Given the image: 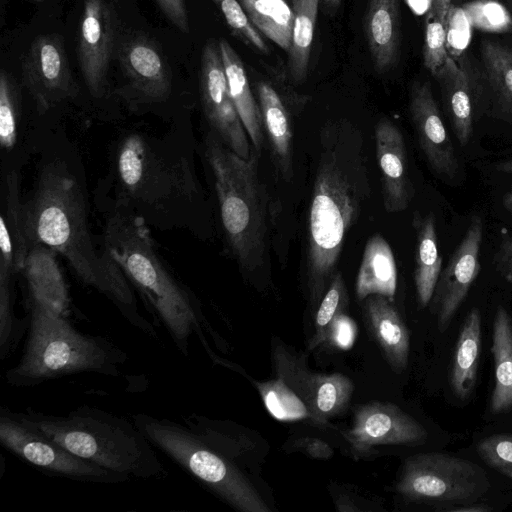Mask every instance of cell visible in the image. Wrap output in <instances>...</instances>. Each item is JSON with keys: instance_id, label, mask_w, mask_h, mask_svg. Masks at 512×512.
Segmentation results:
<instances>
[{"instance_id": "ba28073f", "label": "cell", "mask_w": 512, "mask_h": 512, "mask_svg": "<svg viewBox=\"0 0 512 512\" xmlns=\"http://www.w3.org/2000/svg\"><path fill=\"white\" fill-rule=\"evenodd\" d=\"M119 205L143 217L183 212L199 196L188 159L141 133L124 136L115 153ZM156 220V219H155Z\"/></svg>"}, {"instance_id": "d590c367", "label": "cell", "mask_w": 512, "mask_h": 512, "mask_svg": "<svg viewBox=\"0 0 512 512\" xmlns=\"http://www.w3.org/2000/svg\"><path fill=\"white\" fill-rule=\"evenodd\" d=\"M348 307L349 296L345 282L340 271H336L317 306L314 321L315 332L307 344L309 350L324 343L329 326L339 314L347 312Z\"/></svg>"}, {"instance_id": "6da1fadb", "label": "cell", "mask_w": 512, "mask_h": 512, "mask_svg": "<svg viewBox=\"0 0 512 512\" xmlns=\"http://www.w3.org/2000/svg\"><path fill=\"white\" fill-rule=\"evenodd\" d=\"M23 214L29 245L40 243L61 254L80 280L109 298L133 327L157 338L154 326L140 314L125 274L94 244L81 186L62 161L42 167Z\"/></svg>"}, {"instance_id": "ffe728a7", "label": "cell", "mask_w": 512, "mask_h": 512, "mask_svg": "<svg viewBox=\"0 0 512 512\" xmlns=\"http://www.w3.org/2000/svg\"><path fill=\"white\" fill-rule=\"evenodd\" d=\"M130 85L147 102H160L171 92V73L152 41L136 37L125 43L120 54Z\"/></svg>"}, {"instance_id": "7a4b0ae2", "label": "cell", "mask_w": 512, "mask_h": 512, "mask_svg": "<svg viewBox=\"0 0 512 512\" xmlns=\"http://www.w3.org/2000/svg\"><path fill=\"white\" fill-rule=\"evenodd\" d=\"M370 194L364 139L347 121L326 124L307 223L306 285L318 306L336 273L350 228Z\"/></svg>"}, {"instance_id": "7dc6e473", "label": "cell", "mask_w": 512, "mask_h": 512, "mask_svg": "<svg viewBox=\"0 0 512 512\" xmlns=\"http://www.w3.org/2000/svg\"><path fill=\"white\" fill-rule=\"evenodd\" d=\"M446 511H453V512H485L490 511L491 508L486 506H469V507H456L451 509H445Z\"/></svg>"}, {"instance_id": "5b68a950", "label": "cell", "mask_w": 512, "mask_h": 512, "mask_svg": "<svg viewBox=\"0 0 512 512\" xmlns=\"http://www.w3.org/2000/svg\"><path fill=\"white\" fill-rule=\"evenodd\" d=\"M103 249L146 297L178 349L188 355L190 335H200L201 312L161 260L145 219L118 205L106 221Z\"/></svg>"}, {"instance_id": "8d00e7d4", "label": "cell", "mask_w": 512, "mask_h": 512, "mask_svg": "<svg viewBox=\"0 0 512 512\" xmlns=\"http://www.w3.org/2000/svg\"><path fill=\"white\" fill-rule=\"evenodd\" d=\"M463 11L476 29L489 33L512 31V16L509 10L496 0H475L463 5Z\"/></svg>"}, {"instance_id": "b9f144b4", "label": "cell", "mask_w": 512, "mask_h": 512, "mask_svg": "<svg viewBox=\"0 0 512 512\" xmlns=\"http://www.w3.org/2000/svg\"><path fill=\"white\" fill-rule=\"evenodd\" d=\"M356 336L357 325L347 312H344L339 314L329 326L323 344L338 350H348L353 346Z\"/></svg>"}, {"instance_id": "8fae6325", "label": "cell", "mask_w": 512, "mask_h": 512, "mask_svg": "<svg viewBox=\"0 0 512 512\" xmlns=\"http://www.w3.org/2000/svg\"><path fill=\"white\" fill-rule=\"evenodd\" d=\"M200 94L211 130L233 152L248 159L252 151L249 137L229 93L219 44L213 40L202 50Z\"/></svg>"}, {"instance_id": "f5cc1de1", "label": "cell", "mask_w": 512, "mask_h": 512, "mask_svg": "<svg viewBox=\"0 0 512 512\" xmlns=\"http://www.w3.org/2000/svg\"><path fill=\"white\" fill-rule=\"evenodd\" d=\"M506 5L510 8V10L512 11V0H503Z\"/></svg>"}, {"instance_id": "d6a6232c", "label": "cell", "mask_w": 512, "mask_h": 512, "mask_svg": "<svg viewBox=\"0 0 512 512\" xmlns=\"http://www.w3.org/2000/svg\"><path fill=\"white\" fill-rule=\"evenodd\" d=\"M354 384L341 373H313L311 381V420L324 425L348 407Z\"/></svg>"}, {"instance_id": "e0dca14e", "label": "cell", "mask_w": 512, "mask_h": 512, "mask_svg": "<svg viewBox=\"0 0 512 512\" xmlns=\"http://www.w3.org/2000/svg\"><path fill=\"white\" fill-rule=\"evenodd\" d=\"M409 112L420 148L431 169L442 178L454 179L459 172V161L429 82L412 86Z\"/></svg>"}, {"instance_id": "44dd1931", "label": "cell", "mask_w": 512, "mask_h": 512, "mask_svg": "<svg viewBox=\"0 0 512 512\" xmlns=\"http://www.w3.org/2000/svg\"><path fill=\"white\" fill-rule=\"evenodd\" d=\"M362 314L391 369L402 373L408 364L410 335L393 301L382 295H370L363 300Z\"/></svg>"}, {"instance_id": "c3c4849f", "label": "cell", "mask_w": 512, "mask_h": 512, "mask_svg": "<svg viewBox=\"0 0 512 512\" xmlns=\"http://www.w3.org/2000/svg\"><path fill=\"white\" fill-rule=\"evenodd\" d=\"M494 169L499 173L512 174V159L495 163Z\"/></svg>"}, {"instance_id": "60d3db41", "label": "cell", "mask_w": 512, "mask_h": 512, "mask_svg": "<svg viewBox=\"0 0 512 512\" xmlns=\"http://www.w3.org/2000/svg\"><path fill=\"white\" fill-rule=\"evenodd\" d=\"M471 27L463 9L450 7L447 14L446 34L447 49L450 53L459 55L469 42Z\"/></svg>"}, {"instance_id": "52a82bcc", "label": "cell", "mask_w": 512, "mask_h": 512, "mask_svg": "<svg viewBox=\"0 0 512 512\" xmlns=\"http://www.w3.org/2000/svg\"><path fill=\"white\" fill-rule=\"evenodd\" d=\"M204 145L229 248L241 269L255 271L263 266L268 232V195L258 175L260 154L253 148L245 159L212 130Z\"/></svg>"}, {"instance_id": "836d02e7", "label": "cell", "mask_w": 512, "mask_h": 512, "mask_svg": "<svg viewBox=\"0 0 512 512\" xmlns=\"http://www.w3.org/2000/svg\"><path fill=\"white\" fill-rule=\"evenodd\" d=\"M482 61L502 115L512 119V49L494 41H483Z\"/></svg>"}, {"instance_id": "ac0fdd59", "label": "cell", "mask_w": 512, "mask_h": 512, "mask_svg": "<svg viewBox=\"0 0 512 512\" xmlns=\"http://www.w3.org/2000/svg\"><path fill=\"white\" fill-rule=\"evenodd\" d=\"M375 145L385 211L402 212L408 208L414 188L401 130L390 119H381L375 127Z\"/></svg>"}, {"instance_id": "4316f807", "label": "cell", "mask_w": 512, "mask_h": 512, "mask_svg": "<svg viewBox=\"0 0 512 512\" xmlns=\"http://www.w3.org/2000/svg\"><path fill=\"white\" fill-rule=\"evenodd\" d=\"M397 288V268L389 243L380 234L367 241L355 282L359 301L370 295H382L391 301Z\"/></svg>"}, {"instance_id": "4fadbf2b", "label": "cell", "mask_w": 512, "mask_h": 512, "mask_svg": "<svg viewBox=\"0 0 512 512\" xmlns=\"http://www.w3.org/2000/svg\"><path fill=\"white\" fill-rule=\"evenodd\" d=\"M343 435L355 455L366 456L376 446L423 443L427 431L399 406L375 401L355 409L352 425Z\"/></svg>"}, {"instance_id": "30bf717a", "label": "cell", "mask_w": 512, "mask_h": 512, "mask_svg": "<svg viewBox=\"0 0 512 512\" xmlns=\"http://www.w3.org/2000/svg\"><path fill=\"white\" fill-rule=\"evenodd\" d=\"M0 442L18 458L48 475L95 484H116L131 479L75 455L6 407L0 410Z\"/></svg>"}, {"instance_id": "2e32d148", "label": "cell", "mask_w": 512, "mask_h": 512, "mask_svg": "<svg viewBox=\"0 0 512 512\" xmlns=\"http://www.w3.org/2000/svg\"><path fill=\"white\" fill-rule=\"evenodd\" d=\"M114 42V15L108 0H85L78 40V61L93 97H101Z\"/></svg>"}, {"instance_id": "1f68e13d", "label": "cell", "mask_w": 512, "mask_h": 512, "mask_svg": "<svg viewBox=\"0 0 512 512\" xmlns=\"http://www.w3.org/2000/svg\"><path fill=\"white\" fill-rule=\"evenodd\" d=\"M294 13L292 46L288 52V70L295 84L303 83L308 74L310 55L321 0H291Z\"/></svg>"}, {"instance_id": "8992f818", "label": "cell", "mask_w": 512, "mask_h": 512, "mask_svg": "<svg viewBox=\"0 0 512 512\" xmlns=\"http://www.w3.org/2000/svg\"><path fill=\"white\" fill-rule=\"evenodd\" d=\"M26 345L5 374L7 384L30 387L79 373L121 375L127 353L108 339L84 334L65 315L29 298Z\"/></svg>"}, {"instance_id": "cb8c5ba5", "label": "cell", "mask_w": 512, "mask_h": 512, "mask_svg": "<svg viewBox=\"0 0 512 512\" xmlns=\"http://www.w3.org/2000/svg\"><path fill=\"white\" fill-rule=\"evenodd\" d=\"M22 271L29 298L65 315L69 297L56 252L43 244L31 243Z\"/></svg>"}, {"instance_id": "e575fe53", "label": "cell", "mask_w": 512, "mask_h": 512, "mask_svg": "<svg viewBox=\"0 0 512 512\" xmlns=\"http://www.w3.org/2000/svg\"><path fill=\"white\" fill-rule=\"evenodd\" d=\"M21 109L19 93L10 75L0 74V148L4 157L17 148L20 135Z\"/></svg>"}, {"instance_id": "3957f363", "label": "cell", "mask_w": 512, "mask_h": 512, "mask_svg": "<svg viewBox=\"0 0 512 512\" xmlns=\"http://www.w3.org/2000/svg\"><path fill=\"white\" fill-rule=\"evenodd\" d=\"M132 420L154 447L234 509L271 511L244 470L248 443L234 424L198 414L188 426L146 413Z\"/></svg>"}, {"instance_id": "f907efd6", "label": "cell", "mask_w": 512, "mask_h": 512, "mask_svg": "<svg viewBox=\"0 0 512 512\" xmlns=\"http://www.w3.org/2000/svg\"><path fill=\"white\" fill-rule=\"evenodd\" d=\"M497 469L512 479V465L500 466Z\"/></svg>"}, {"instance_id": "603a6c76", "label": "cell", "mask_w": 512, "mask_h": 512, "mask_svg": "<svg viewBox=\"0 0 512 512\" xmlns=\"http://www.w3.org/2000/svg\"><path fill=\"white\" fill-rule=\"evenodd\" d=\"M264 133L277 171L285 181L293 177V128L289 112L277 90L266 82L256 84Z\"/></svg>"}, {"instance_id": "d6986e66", "label": "cell", "mask_w": 512, "mask_h": 512, "mask_svg": "<svg viewBox=\"0 0 512 512\" xmlns=\"http://www.w3.org/2000/svg\"><path fill=\"white\" fill-rule=\"evenodd\" d=\"M1 211L0 280L12 281L22 271L29 249L16 169L4 174Z\"/></svg>"}, {"instance_id": "7402d4cb", "label": "cell", "mask_w": 512, "mask_h": 512, "mask_svg": "<svg viewBox=\"0 0 512 512\" xmlns=\"http://www.w3.org/2000/svg\"><path fill=\"white\" fill-rule=\"evenodd\" d=\"M365 35L374 69L381 74L391 70L400 54L399 0H369Z\"/></svg>"}, {"instance_id": "ee69618b", "label": "cell", "mask_w": 512, "mask_h": 512, "mask_svg": "<svg viewBox=\"0 0 512 512\" xmlns=\"http://www.w3.org/2000/svg\"><path fill=\"white\" fill-rule=\"evenodd\" d=\"M163 14L181 32L188 33L189 21L185 0H155Z\"/></svg>"}, {"instance_id": "f35d334b", "label": "cell", "mask_w": 512, "mask_h": 512, "mask_svg": "<svg viewBox=\"0 0 512 512\" xmlns=\"http://www.w3.org/2000/svg\"><path fill=\"white\" fill-rule=\"evenodd\" d=\"M445 25L431 12L426 18L423 46L424 66L434 75L449 57Z\"/></svg>"}, {"instance_id": "d4e9b609", "label": "cell", "mask_w": 512, "mask_h": 512, "mask_svg": "<svg viewBox=\"0 0 512 512\" xmlns=\"http://www.w3.org/2000/svg\"><path fill=\"white\" fill-rule=\"evenodd\" d=\"M218 44L231 99L253 148L260 154L264 143L262 116L259 104L250 88L244 64L226 39L221 38Z\"/></svg>"}, {"instance_id": "f6af8a7d", "label": "cell", "mask_w": 512, "mask_h": 512, "mask_svg": "<svg viewBox=\"0 0 512 512\" xmlns=\"http://www.w3.org/2000/svg\"><path fill=\"white\" fill-rule=\"evenodd\" d=\"M294 447L316 459H328L334 454L332 447L322 439L303 437L295 441Z\"/></svg>"}, {"instance_id": "bcb514c9", "label": "cell", "mask_w": 512, "mask_h": 512, "mask_svg": "<svg viewBox=\"0 0 512 512\" xmlns=\"http://www.w3.org/2000/svg\"><path fill=\"white\" fill-rule=\"evenodd\" d=\"M451 0H431L429 12L434 14L446 27Z\"/></svg>"}, {"instance_id": "74e56055", "label": "cell", "mask_w": 512, "mask_h": 512, "mask_svg": "<svg viewBox=\"0 0 512 512\" xmlns=\"http://www.w3.org/2000/svg\"><path fill=\"white\" fill-rule=\"evenodd\" d=\"M222 13L232 34L261 53L269 52L260 32L252 25L238 0H212Z\"/></svg>"}, {"instance_id": "5bb4252c", "label": "cell", "mask_w": 512, "mask_h": 512, "mask_svg": "<svg viewBox=\"0 0 512 512\" xmlns=\"http://www.w3.org/2000/svg\"><path fill=\"white\" fill-rule=\"evenodd\" d=\"M483 230L481 217L473 215L447 266L440 273L431 298L440 332L449 327L480 273Z\"/></svg>"}, {"instance_id": "9c48e42d", "label": "cell", "mask_w": 512, "mask_h": 512, "mask_svg": "<svg viewBox=\"0 0 512 512\" xmlns=\"http://www.w3.org/2000/svg\"><path fill=\"white\" fill-rule=\"evenodd\" d=\"M490 486L486 472L476 463L431 452L404 461L396 490L415 502H473Z\"/></svg>"}, {"instance_id": "7bdbcfd3", "label": "cell", "mask_w": 512, "mask_h": 512, "mask_svg": "<svg viewBox=\"0 0 512 512\" xmlns=\"http://www.w3.org/2000/svg\"><path fill=\"white\" fill-rule=\"evenodd\" d=\"M492 263L497 273L512 286V235H501Z\"/></svg>"}, {"instance_id": "277c9868", "label": "cell", "mask_w": 512, "mask_h": 512, "mask_svg": "<svg viewBox=\"0 0 512 512\" xmlns=\"http://www.w3.org/2000/svg\"><path fill=\"white\" fill-rule=\"evenodd\" d=\"M16 413L65 449L106 470L145 480L168 474L151 442L133 420L121 415L87 405L65 415L32 409Z\"/></svg>"}, {"instance_id": "681fc988", "label": "cell", "mask_w": 512, "mask_h": 512, "mask_svg": "<svg viewBox=\"0 0 512 512\" xmlns=\"http://www.w3.org/2000/svg\"><path fill=\"white\" fill-rule=\"evenodd\" d=\"M504 208L512 214V190L504 194L502 198Z\"/></svg>"}, {"instance_id": "9a60e30c", "label": "cell", "mask_w": 512, "mask_h": 512, "mask_svg": "<svg viewBox=\"0 0 512 512\" xmlns=\"http://www.w3.org/2000/svg\"><path fill=\"white\" fill-rule=\"evenodd\" d=\"M275 377L257 387L269 412L280 420L311 419L313 373L298 355L282 344L273 345Z\"/></svg>"}, {"instance_id": "f546056e", "label": "cell", "mask_w": 512, "mask_h": 512, "mask_svg": "<svg viewBox=\"0 0 512 512\" xmlns=\"http://www.w3.org/2000/svg\"><path fill=\"white\" fill-rule=\"evenodd\" d=\"M480 350L481 314L473 308L462 324L451 367V387L460 399L468 398L475 388Z\"/></svg>"}, {"instance_id": "4dcf8cb0", "label": "cell", "mask_w": 512, "mask_h": 512, "mask_svg": "<svg viewBox=\"0 0 512 512\" xmlns=\"http://www.w3.org/2000/svg\"><path fill=\"white\" fill-rule=\"evenodd\" d=\"M252 25L289 52L292 46L294 13L285 0H238Z\"/></svg>"}, {"instance_id": "7c38bea8", "label": "cell", "mask_w": 512, "mask_h": 512, "mask_svg": "<svg viewBox=\"0 0 512 512\" xmlns=\"http://www.w3.org/2000/svg\"><path fill=\"white\" fill-rule=\"evenodd\" d=\"M22 75L39 114L76 94L64 40L58 34L34 39L22 63Z\"/></svg>"}, {"instance_id": "484cf974", "label": "cell", "mask_w": 512, "mask_h": 512, "mask_svg": "<svg viewBox=\"0 0 512 512\" xmlns=\"http://www.w3.org/2000/svg\"><path fill=\"white\" fill-rule=\"evenodd\" d=\"M440 84L444 103L460 146H466L474 131V109L469 78L453 57L433 75Z\"/></svg>"}, {"instance_id": "f1b7e54d", "label": "cell", "mask_w": 512, "mask_h": 512, "mask_svg": "<svg viewBox=\"0 0 512 512\" xmlns=\"http://www.w3.org/2000/svg\"><path fill=\"white\" fill-rule=\"evenodd\" d=\"M491 353L494 362V388L490 410L499 414L512 409V319L499 306L493 320Z\"/></svg>"}, {"instance_id": "ab89813d", "label": "cell", "mask_w": 512, "mask_h": 512, "mask_svg": "<svg viewBox=\"0 0 512 512\" xmlns=\"http://www.w3.org/2000/svg\"><path fill=\"white\" fill-rule=\"evenodd\" d=\"M480 458L489 466L512 465V434H494L477 444Z\"/></svg>"}, {"instance_id": "83f0119b", "label": "cell", "mask_w": 512, "mask_h": 512, "mask_svg": "<svg viewBox=\"0 0 512 512\" xmlns=\"http://www.w3.org/2000/svg\"><path fill=\"white\" fill-rule=\"evenodd\" d=\"M416 235L414 283L418 303L426 307L433 296L441 273L442 257L438 247L436 221L433 213H414Z\"/></svg>"}, {"instance_id": "816d5d0a", "label": "cell", "mask_w": 512, "mask_h": 512, "mask_svg": "<svg viewBox=\"0 0 512 512\" xmlns=\"http://www.w3.org/2000/svg\"><path fill=\"white\" fill-rule=\"evenodd\" d=\"M331 9H336L341 3V0H321Z\"/></svg>"}]
</instances>
